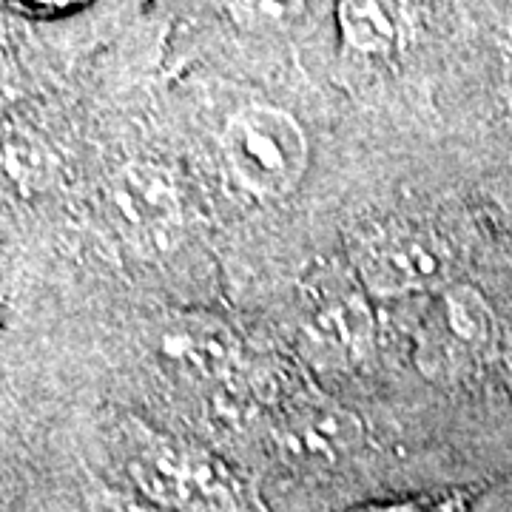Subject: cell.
<instances>
[{
  "mask_svg": "<svg viewBox=\"0 0 512 512\" xmlns=\"http://www.w3.org/2000/svg\"><path fill=\"white\" fill-rule=\"evenodd\" d=\"M126 470L151 507L165 512H251L239 481L208 450L137 424Z\"/></svg>",
  "mask_w": 512,
  "mask_h": 512,
  "instance_id": "cell-1",
  "label": "cell"
},
{
  "mask_svg": "<svg viewBox=\"0 0 512 512\" xmlns=\"http://www.w3.org/2000/svg\"><path fill=\"white\" fill-rule=\"evenodd\" d=\"M427 296L413 339L416 367L436 384L464 382L490 362L498 345L493 305L470 282H447Z\"/></svg>",
  "mask_w": 512,
  "mask_h": 512,
  "instance_id": "cell-2",
  "label": "cell"
},
{
  "mask_svg": "<svg viewBox=\"0 0 512 512\" xmlns=\"http://www.w3.org/2000/svg\"><path fill=\"white\" fill-rule=\"evenodd\" d=\"M220 146L231 177L259 200L291 194L311 160V143L302 123L291 111L262 103L239 109L225 123Z\"/></svg>",
  "mask_w": 512,
  "mask_h": 512,
  "instance_id": "cell-3",
  "label": "cell"
},
{
  "mask_svg": "<svg viewBox=\"0 0 512 512\" xmlns=\"http://www.w3.org/2000/svg\"><path fill=\"white\" fill-rule=\"evenodd\" d=\"M296 339L305 359L322 370H350L365 362L376 345V319L359 276H313L299 296Z\"/></svg>",
  "mask_w": 512,
  "mask_h": 512,
  "instance_id": "cell-4",
  "label": "cell"
},
{
  "mask_svg": "<svg viewBox=\"0 0 512 512\" xmlns=\"http://www.w3.org/2000/svg\"><path fill=\"white\" fill-rule=\"evenodd\" d=\"M350 262L365 291L379 299L433 293L450 282V248L419 220L373 222L353 239Z\"/></svg>",
  "mask_w": 512,
  "mask_h": 512,
  "instance_id": "cell-5",
  "label": "cell"
},
{
  "mask_svg": "<svg viewBox=\"0 0 512 512\" xmlns=\"http://www.w3.org/2000/svg\"><path fill=\"white\" fill-rule=\"evenodd\" d=\"M111 228L134 248H168L183 231V197L174 174L157 163L123 165L103 185Z\"/></svg>",
  "mask_w": 512,
  "mask_h": 512,
  "instance_id": "cell-6",
  "label": "cell"
},
{
  "mask_svg": "<svg viewBox=\"0 0 512 512\" xmlns=\"http://www.w3.org/2000/svg\"><path fill=\"white\" fill-rule=\"evenodd\" d=\"M365 441V427L353 410L322 396H302L285 404L274 424L279 456L302 470H333Z\"/></svg>",
  "mask_w": 512,
  "mask_h": 512,
  "instance_id": "cell-7",
  "label": "cell"
},
{
  "mask_svg": "<svg viewBox=\"0 0 512 512\" xmlns=\"http://www.w3.org/2000/svg\"><path fill=\"white\" fill-rule=\"evenodd\" d=\"M163 365L197 384H222L239 365V342L220 319L180 316L168 319L157 339Z\"/></svg>",
  "mask_w": 512,
  "mask_h": 512,
  "instance_id": "cell-8",
  "label": "cell"
},
{
  "mask_svg": "<svg viewBox=\"0 0 512 512\" xmlns=\"http://www.w3.org/2000/svg\"><path fill=\"white\" fill-rule=\"evenodd\" d=\"M339 23L359 55H390L407 32V0H339Z\"/></svg>",
  "mask_w": 512,
  "mask_h": 512,
  "instance_id": "cell-9",
  "label": "cell"
},
{
  "mask_svg": "<svg viewBox=\"0 0 512 512\" xmlns=\"http://www.w3.org/2000/svg\"><path fill=\"white\" fill-rule=\"evenodd\" d=\"M231 20L248 32L285 29L305 6V0H222Z\"/></svg>",
  "mask_w": 512,
  "mask_h": 512,
  "instance_id": "cell-10",
  "label": "cell"
},
{
  "mask_svg": "<svg viewBox=\"0 0 512 512\" xmlns=\"http://www.w3.org/2000/svg\"><path fill=\"white\" fill-rule=\"evenodd\" d=\"M89 512H143L140 507H134V504H128L126 498H120V495H97L92 501V507Z\"/></svg>",
  "mask_w": 512,
  "mask_h": 512,
  "instance_id": "cell-11",
  "label": "cell"
}]
</instances>
